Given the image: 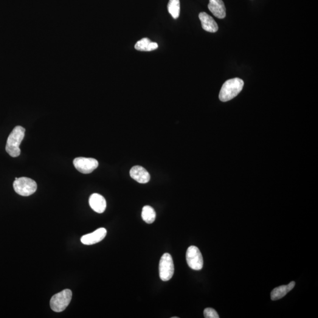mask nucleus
Returning a JSON list of instances; mask_svg holds the SVG:
<instances>
[{"mask_svg": "<svg viewBox=\"0 0 318 318\" xmlns=\"http://www.w3.org/2000/svg\"><path fill=\"white\" fill-rule=\"evenodd\" d=\"M204 317L206 318H219L217 312L213 308H206L204 310Z\"/></svg>", "mask_w": 318, "mask_h": 318, "instance_id": "17", "label": "nucleus"}, {"mask_svg": "<svg viewBox=\"0 0 318 318\" xmlns=\"http://www.w3.org/2000/svg\"><path fill=\"white\" fill-rule=\"evenodd\" d=\"M130 175L132 179L140 184H147L150 180V175L144 168L140 166H135L130 171Z\"/></svg>", "mask_w": 318, "mask_h": 318, "instance_id": "9", "label": "nucleus"}, {"mask_svg": "<svg viewBox=\"0 0 318 318\" xmlns=\"http://www.w3.org/2000/svg\"><path fill=\"white\" fill-rule=\"evenodd\" d=\"M25 129L21 126H18L14 128L8 136L5 150L9 155L13 157H17L21 153L19 149L22 140L25 136Z\"/></svg>", "mask_w": 318, "mask_h": 318, "instance_id": "1", "label": "nucleus"}, {"mask_svg": "<svg viewBox=\"0 0 318 318\" xmlns=\"http://www.w3.org/2000/svg\"><path fill=\"white\" fill-rule=\"evenodd\" d=\"M15 192L22 196H29L36 192L37 185L34 180L28 177H19L13 183Z\"/></svg>", "mask_w": 318, "mask_h": 318, "instance_id": "3", "label": "nucleus"}, {"mask_svg": "<svg viewBox=\"0 0 318 318\" xmlns=\"http://www.w3.org/2000/svg\"><path fill=\"white\" fill-rule=\"evenodd\" d=\"M107 235V230L105 228L101 227L95 230L94 232L84 235L81 238V242L86 245H91L100 243L105 239Z\"/></svg>", "mask_w": 318, "mask_h": 318, "instance_id": "8", "label": "nucleus"}, {"mask_svg": "<svg viewBox=\"0 0 318 318\" xmlns=\"http://www.w3.org/2000/svg\"><path fill=\"white\" fill-rule=\"evenodd\" d=\"M174 271L172 257L169 253L163 254L159 262V276L164 282L171 280Z\"/></svg>", "mask_w": 318, "mask_h": 318, "instance_id": "5", "label": "nucleus"}, {"mask_svg": "<svg viewBox=\"0 0 318 318\" xmlns=\"http://www.w3.org/2000/svg\"><path fill=\"white\" fill-rule=\"evenodd\" d=\"M135 49L141 52H150L158 48V44L154 42H152L148 38H144L138 41L134 46Z\"/></svg>", "mask_w": 318, "mask_h": 318, "instance_id": "14", "label": "nucleus"}, {"mask_svg": "<svg viewBox=\"0 0 318 318\" xmlns=\"http://www.w3.org/2000/svg\"><path fill=\"white\" fill-rule=\"evenodd\" d=\"M199 18L201 21L203 29L210 33L218 32V25L212 17L207 15L206 13L202 12L199 14Z\"/></svg>", "mask_w": 318, "mask_h": 318, "instance_id": "10", "label": "nucleus"}, {"mask_svg": "<svg viewBox=\"0 0 318 318\" xmlns=\"http://www.w3.org/2000/svg\"><path fill=\"white\" fill-rule=\"evenodd\" d=\"M208 8L216 18L223 19L226 17V7L222 0H209Z\"/></svg>", "mask_w": 318, "mask_h": 318, "instance_id": "12", "label": "nucleus"}, {"mask_svg": "<svg viewBox=\"0 0 318 318\" xmlns=\"http://www.w3.org/2000/svg\"><path fill=\"white\" fill-rule=\"evenodd\" d=\"M73 164L76 169L83 174L91 173L98 167L96 159L82 157L75 158L73 160Z\"/></svg>", "mask_w": 318, "mask_h": 318, "instance_id": "7", "label": "nucleus"}, {"mask_svg": "<svg viewBox=\"0 0 318 318\" xmlns=\"http://www.w3.org/2000/svg\"><path fill=\"white\" fill-rule=\"evenodd\" d=\"M89 205L92 209L98 213H102L106 209V199L98 193L93 194L89 198Z\"/></svg>", "mask_w": 318, "mask_h": 318, "instance_id": "11", "label": "nucleus"}, {"mask_svg": "<svg viewBox=\"0 0 318 318\" xmlns=\"http://www.w3.org/2000/svg\"><path fill=\"white\" fill-rule=\"evenodd\" d=\"M72 298L71 290H63L52 298L50 300L51 308L56 312L64 311L71 302Z\"/></svg>", "mask_w": 318, "mask_h": 318, "instance_id": "4", "label": "nucleus"}, {"mask_svg": "<svg viewBox=\"0 0 318 318\" xmlns=\"http://www.w3.org/2000/svg\"><path fill=\"white\" fill-rule=\"evenodd\" d=\"M168 13H169L174 19L179 18L180 11H181V4L180 0H169L168 5Z\"/></svg>", "mask_w": 318, "mask_h": 318, "instance_id": "16", "label": "nucleus"}, {"mask_svg": "<svg viewBox=\"0 0 318 318\" xmlns=\"http://www.w3.org/2000/svg\"><path fill=\"white\" fill-rule=\"evenodd\" d=\"M187 261L188 266L195 271H200L204 266V259L198 247L191 246L187 250Z\"/></svg>", "mask_w": 318, "mask_h": 318, "instance_id": "6", "label": "nucleus"}, {"mask_svg": "<svg viewBox=\"0 0 318 318\" xmlns=\"http://www.w3.org/2000/svg\"><path fill=\"white\" fill-rule=\"evenodd\" d=\"M156 212L153 208L150 206L143 207L142 213L143 220L148 224L153 223L156 219Z\"/></svg>", "mask_w": 318, "mask_h": 318, "instance_id": "15", "label": "nucleus"}, {"mask_svg": "<svg viewBox=\"0 0 318 318\" xmlns=\"http://www.w3.org/2000/svg\"><path fill=\"white\" fill-rule=\"evenodd\" d=\"M171 318H179V317H172Z\"/></svg>", "mask_w": 318, "mask_h": 318, "instance_id": "18", "label": "nucleus"}, {"mask_svg": "<svg viewBox=\"0 0 318 318\" xmlns=\"http://www.w3.org/2000/svg\"><path fill=\"white\" fill-rule=\"evenodd\" d=\"M295 286V282H291L288 285H282L275 288L271 292V299L277 300L281 299L292 291Z\"/></svg>", "mask_w": 318, "mask_h": 318, "instance_id": "13", "label": "nucleus"}, {"mask_svg": "<svg viewBox=\"0 0 318 318\" xmlns=\"http://www.w3.org/2000/svg\"><path fill=\"white\" fill-rule=\"evenodd\" d=\"M243 81L239 78L225 81L219 94V99L223 102L233 99L243 91Z\"/></svg>", "mask_w": 318, "mask_h": 318, "instance_id": "2", "label": "nucleus"}]
</instances>
